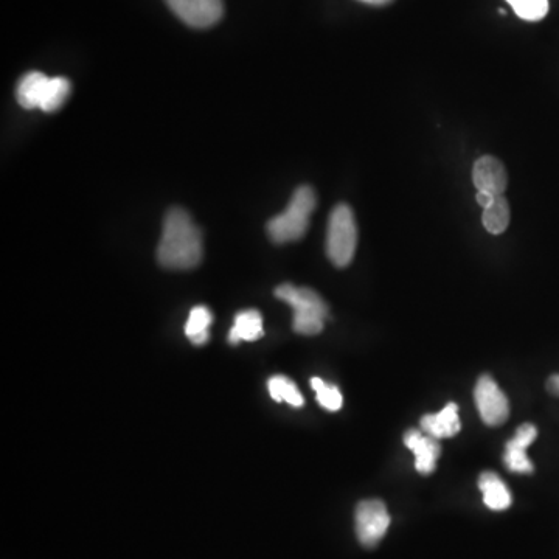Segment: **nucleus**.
I'll return each mask as SVG.
<instances>
[{
    "mask_svg": "<svg viewBox=\"0 0 559 559\" xmlns=\"http://www.w3.org/2000/svg\"><path fill=\"white\" fill-rule=\"evenodd\" d=\"M157 260L164 268L174 271H187L201 263V230L184 209H171L165 216Z\"/></svg>",
    "mask_w": 559,
    "mask_h": 559,
    "instance_id": "f257e3e1",
    "label": "nucleus"
},
{
    "mask_svg": "<svg viewBox=\"0 0 559 559\" xmlns=\"http://www.w3.org/2000/svg\"><path fill=\"white\" fill-rule=\"evenodd\" d=\"M317 198L313 188L302 185L297 188L285 212L268 223L269 238L274 243L285 244L305 237L310 227V216L316 209Z\"/></svg>",
    "mask_w": 559,
    "mask_h": 559,
    "instance_id": "f03ea898",
    "label": "nucleus"
},
{
    "mask_svg": "<svg viewBox=\"0 0 559 559\" xmlns=\"http://www.w3.org/2000/svg\"><path fill=\"white\" fill-rule=\"evenodd\" d=\"M275 297L288 303L294 310L292 328L303 336H314L323 330L328 319V305L310 288H297L291 283L277 286Z\"/></svg>",
    "mask_w": 559,
    "mask_h": 559,
    "instance_id": "7ed1b4c3",
    "label": "nucleus"
},
{
    "mask_svg": "<svg viewBox=\"0 0 559 559\" xmlns=\"http://www.w3.org/2000/svg\"><path fill=\"white\" fill-rule=\"evenodd\" d=\"M358 227L355 215L347 204L334 207L328 219L327 255L337 268H345L355 257Z\"/></svg>",
    "mask_w": 559,
    "mask_h": 559,
    "instance_id": "20e7f679",
    "label": "nucleus"
},
{
    "mask_svg": "<svg viewBox=\"0 0 559 559\" xmlns=\"http://www.w3.org/2000/svg\"><path fill=\"white\" fill-rule=\"evenodd\" d=\"M355 521L359 542L367 549H372L386 536L390 527V514L381 500H364L356 508Z\"/></svg>",
    "mask_w": 559,
    "mask_h": 559,
    "instance_id": "39448f33",
    "label": "nucleus"
},
{
    "mask_svg": "<svg viewBox=\"0 0 559 559\" xmlns=\"http://www.w3.org/2000/svg\"><path fill=\"white\" fill-rule=\"evenodd\" d=\"M474 401L483 423L488 426H500L508 420L510 404L507 396L490 375L480 376L474 389Z\"/></svg>",
    "mask_w": 559,
    "mask_h": 559,
    "instance_id": "423d86ee",
    "label": "nucleus"
},
{
    "mask_svg": "<svg viewBox=\"0 0 559 559\" xmlns=\"http://www.w3.org/2000/svg\"><path fill=\"white\" fill-rule=\"evenodd\" d=\"M179 19L195 28L215 25L223 16V0H165Z\"/></svg>",
    "mask_w": 559,
    "mask_h": 559,
    "instance_id": "0eeeda50",
    "label": "nucleus"
},
{
    "mask_svg": "<svg viewBox=\"0 0 559 559\" xmlns=\"http://www.w3.org/2000/svg\"><path fill=\"white\" fill-rule=\"evenodd\" d=\"M538 437V429L532 423L522 424L516 431L514 437L505 446L504 463L511 473L532 474L533 463L527 455V448H530L533 441Z\"/></svg>",
    "mask_w": 559,
    "mask_h": 559,
    "instance_id": "6e6552de",
    "label": "nucleus"
},
{
    "mask_svg": "<svg viewBox=\"0 0 559 559\" xmlns=\"http://www.w3.org/2000/svg\"><path fill=\"white\" fill-rule=\"evenodd\" d=\"M404 445L415 454V468L418 473L429 476L437 468V460L441 454L437 438L417 429H410L404 434Z\"/></svg>",
    "mask_w": 559,
    "mask_h": 559,
    "instance_id": "1a4fd4ad",
    "label": "nucleus"
},
{
    "mask_svg": "<svg viewBox=\"0 0 559 559\" xmlns=\"http://www.w3.org/2000/svg\"><path fill=\"white\" fill-rule=\"evenodd\" d=\"M473 182L477 191H488L496 196L504 195L508 184L507 171L496 157L483 156L474 165Z\"/></svg>",
    "mask_w": 559,
    "mask_h": 559,
    "instance_id": "9d476101",
    "label": "nucleus"
},
{
    "mask_svg": "<svg viewBox=\"0 0 559 559\" xmlns=\"http://www.w3.org/2000/svg\"><path fill=\"white\" fill-rule=\"evenodd\" d=\"M421 431L424 434L437 438H449L459 434L462 424L459 418V406L455 403H449L445 409L440 410L438 414L424 415L420 421Z\"/></svg>",
    "mask_w": 559,
    "mask_h": 559,
    "instance_id": "9b49d317",
    "label": "nucleus"
},
{
    "mask_svg": "<svg viewBox=\"0 0 559 559\" xmlns=\"http://www.w3.org/2000/svg\"><path fill=\"white\" fill-rule=\"evenodd\" d=\"M479 488L483 494V502L490 510L504 511L510 508L513 497L504 480L500 479L496 473L487 471V473L480 474Z\"/></svg>",
    "mask_w": 559,
    "mask_h": 559,
    "instance_id": "f8f14e48",
    "label": "nucleus"
},
{
    "mask_svg": "<svg viewBox=\"0 0 559 559\" xmlns=\"http://www.w3.org/2000/svg\"><path fill=\"white\" fill-rule=\"evenodd\" d=\"M49 77L41 72H30L22 77L16 89L18 103L24 109H36L41 106L42 97L46 92Z\"/></svg>",
    "mask_w": 559,
    "mask_h": 559,
    "instance_id": "ddd939ff",
    "label": "nucleus"
},
{
    "mask_svg": "<svg viewBox=\"0 0 559 559\" xmlns=\"http://www.w3.org/2000/svg\"><path fill=\"white\" fill-rule=\"evenodd\" d=\"M263 317L257 310L241 311L235 316V323L229 333L230 344L254 342L263 336Z\"/></svg>",
    "mask_w": 559,
    "mask_h": 559,
    "instance_id": "4468645a",
    "label": "nucleus"
},
{
    "mask_svg": "<svg viewBox=\"0 0 559 559\" xmlns=\"http://www.w3.org/2000/svg\"><path fill=\"white\" fill-rule=\"evenodd\" d=\"M213 316L207 306H196L190 311L187 325H185V334L188 339L195 345H204L209 341V328L212 325Z\"/></svg>",
    "mask_w": 559,
    "mask_h": 559,
    "instance_id": "2eb2a0df",
    "label": "nucleus"
},
{
    "mask_svg": "<svg viewBox=\"0 0 559 559\" xmlns=\"http://www.w3.org/2000/svg\"><path fill=\"white\" fill-rule=\"evenodd\" d=\"M483 226L493 235H500L510 224V205L504 195L496 196L493 204L483 209Z\"/></svg>",
    "mask_w": 559,
    "mask_h": 559,
    "instance_id": "dca6fc26",
    "label": "nucleus"
},
{
    "mask_svg": "<svg viewBox=\"0 0 559 559\" xmlns=\"http://www.w3.org/2000/svg\"><path fill=\"white\" fill-rule=\"evenodd\" d=\"M268 389L272 400L278 401V403L286 401V403L294 407H302L305 404L302 393L297 389L296 384L291 379L286 378V376H272L268 382Z\"/></svg>",
    "mask_w": 559,
    "mask_h": 559,
    "instance_id": "f3484780",
    "label": "nucleus"
},
{
    "mask_svg": "<svg viewBox=\"0 0 559 559\" xmlns=\"http://www.w3.org/2000/svg\"><path fill=\"white\" fill-rule=\"evenodd\" d=\"M70 89H72V86H70V81L67 78H50L39 109L44 112L58 111L69 98Z\"/></svg>",
    "mask_w": 559,
    "mask_h": 559,
    "instance_id": "a211bd4d",
    "label": "nucleus"
},
{
    "mask_svg": "<svg viewBox=\"0 0 559 559\" xmlns=\"http://www.w3.org/2000/svg\"><path fill=\"white\" fill-rule=\"evenodd\" d=\"M519 18L528 22H538L549 13V0H507Z\"/></svg>",
    "mask_w": 559,
    "mask_h": 559,
    "instance_id": "6ab92c4d",
    "label": "nucleus"
},
{
    "mask_svg": "<svg viewBox=\"0 0 559 559\" xmlns=\"http://www.w3.org/2000/svg\"><path fill=\"white\" fill-rule=\"evenodd\" d=\"M311 387L317 393V401L323 409L330 410V412H337L344 404L341 390L337 389L333 384H327L320 378L311 379Z\"/></svg>",
    "mask_w": 559,
    "mask_h": 559,
    "instance_id": "aec40b11",
    "label": "nucleus"
},
{
    "mask_svg": "<svg viewBox=\"0 0 559 559\" xmlns=\"http://www.w3.org/2000/svg\"><path fill=\"white\" fill-rule=\"evenodd\" d=\"M496 195L488 193V191H477L476 201L482 209H487L488 205L493 204Z\"/></svg>",
    "mask_w": 559,
    "mask_h": 559,
    "instance_id": "412c9836",
    "label": "nucleus"
},
{
    "mask_svg": "<svg viewBox=\"0 0 559 559\" xmlns=\"http://www.w3.org/2000/svg\"><path fill=\"white\" fill-rule=\"evenodd\" d=\"M547 390L552 395L559 396V375L550 376L549 381H547Z\"/></svg>",
    "mask_w": 559,
    "mask_h": 559,
    "instance_id": "4be33fe9",
    "label": "nucleus"
},
{
    "mask_svg": "<svg viewBox=\"0 0 559 559\" xmlns=\"http://www.w3.org/2000/svg\"><path fill=\"white\" fill-rule=\"evenodd\" d=\"M359 2H364V4L369 5H387L392 2V0H359Z\"/></svg>",
    "mask_w": 559,
    "mask_h": 559,
    "instance_id": "5701e85b",
    "label": "nucleus"
}]
</instances>
